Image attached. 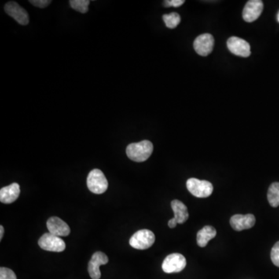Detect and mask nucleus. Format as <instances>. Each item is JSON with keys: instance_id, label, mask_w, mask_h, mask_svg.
I'll return each instance as SVG.
<instances>
[{"instance_id": "1", "label": "nucleus", "mask_w": 279, "mask_h": 279, "mask_svg": "<svg viewBox=\"0 0 279 279\" xmlns=\"http://www.w3.org/2000/svg\"><path fill=\"white\" fill-rule=\"evenodd\" d=\"M153 144L149 141H143L129 144L126 148V155L130 160L143 162L148 160L153 152Z\"/></svg>"}, {"instance_id": "2", "label": "nucleus", "mask_w": 279, "mask_h": 279, "mask_svg": "<svg viewBox=\"0 0 279 279\" xmlns=\"http://www.w3.org/2000/svg\"><path fill=\"white\" fill-rule=\"evenodd\" d=\"M186 187L192 195L197 198H207L214 192V186L210 181L192 178L188 179Z\"/></svg>"}, {"instance_id": "3", "label": "nucleus", "mask_w": 279, "mask_h": 279, "mask_svg": "<svg viewBox=\"0 0 279 279\" xmlns=\"http://www.w3.org/2000/svg\"><path fill=\"white\" fill-rule=\"evenodd\" d=\"M88 189L95 194H103L108 189V181L100 169H93L87 178Z\"/></svg>"}, {"instance_id": "4", "label": "nucleus", "mask_w": 279, "mask_h": 279, "mask_svg": "<svg viewBox=\"0 0 279 279\" xmlns=\"http://www.w3.org/2000/svg\"><path fill=\"white\" fill-rule=\"evenodd\" d=\"M155 236L149 229H141L130 239V245L137 250H146L153 245Z\"/></svg>"}, {"instance_id": "5", "label": "nucleus", "mask_w": 279, "mask_h": 279, "mask_svg": "<svg viewBox=\"0 0 279 279\" xmlns=\"http://www.w3.org/2000/svg\"><path fill=\"white\" fill-rule=\"evenodd\" d=\"M38 244L45 251L52 252H62L66 248L65 243L60 236L51 233H46L41 236Z\"/></svg>"}, {"instance_id": "6", "label": "nucleus", "mask_w": 279, "mask_h": 279, "mask_svg": "<svg viewBox=\"0 0 279 279\" xmlns=\"http://www.w3.org/2000/svg\"><path fill=\"white\" fill-rule=\"evenodd\" d=\"M186 266V259L182 254L178 253L169 254L164 260L162 264V269L167 274L170 273H178L184 270Z\"/></svg>"}, {"instance_id": "7", "label": "nucleus", "mask_w": 279, "mask_h": 279, "mask_svg": "<svg viewBox=\"0 0 279 279\" xmlns=\"http://www.w3.org/2000/svg\"><path fill=\"white\" fill-rule=\"evenodd\" d=\"M227 48L229 52L235 56L247 57L251 55V47L244 40L237 37H231L227 41Z\"/></svg>"}, {"instance_id": "8", "label": "nucleus", "mask_w": 279, "mask_h": 279, "mask_svg": "<svg viewBox=\"0 0 279 279\" xmlns=\"http://www.w3.org/2000/svg\"><path fill=\"white\" fill-rule=\"evenodd\" d=\"M193 46L196 53L199 56H209L214 49V37L210 34H201L195 40Z\"/></svg>"}, {"instance_id": "9", "label": "nucleus", "mask_w": 279, "mask_h": 279, "mask_svg": "<svg viewBox=\"0 0 279 279\" xmlns=\"http://www.w3.org/2000/svg\"><path fill=\"white\" fill-rule=\"evenodd\" d=\"M263 2L261 0H250L243 10V18L246 22L251 23L258 20L263 11Z\"/></svg>"}, {"instance_id": "10", "label": "nucleus", "mask_w": 279, "mask_h": 279, "mask_svg": "<svg viewBox=\"0 0 279 279\" xmlns=\"http://www.w3.org/2000/svg\"><path fill=\"white\" fill-rule=\"evenodd\" d=\"M109 262L108 257L104 253L97 251L93 254L92 259L89 263L88 271L90 277L93 279H100L101 277V272L100 267L101 265H107Z\"/></svg>"}, {"instance_id": "11", "label": "nucleus", "mask_w": 279, "mask_h": 279, "mask_svg": "<svg viewBox=\"0 0 279 279\" xmlns=\"http://www.w3.org/2000/svg\"><path fill=\"white\" fill-rule=\"evenodd\" d=\"M5 13L11 17H13L18 23H20L21 25L28 24V13L16 2H9L5 4Z\"/></svg>"}, {"instance_id": "12", "label": "nucleus", "mask_w": 279, "mask_h": 279, "mask_svg": "<svg viewBox=\"0 0 279 279\" xmlns=\"http://www.w3.org/2000/svg\"><path fill=\"white\" fill-rule=\"evenodd\" d=\"M230 225L236 231H242L244 229L252 228L256 222V219L253 214L241 215L236 214L230 218Z\"/></svg>"}, {"instance_id": "13", "label": "nucleus", "mask_w": 279, "mask_h": 279, "mask_svg": "<svg viewBox=\"0 0 279 279\" xmlns=\"http://www.w3.org/2000/svg\"><path fill=\"white\" fill-rule=\"evenodd\" d=\"M48 231L57 236H67L69 235L71 229L69 226L59 217H51L47 221Z\"/></svg>"}, {"instance_id": "14", "label": "nucleus", "mask_w": 279, "mask_h": 279, "mask_svg": "<svg viewBox=\"0 0 279 279\" xmlns=\"http://www.w3.org/2000/svg\"><path fill=\"white\" fill-rule=\"evenodd\" d=\"M20 193L19 184L13 183L3 187L0 190V201L5 204H10L16 201Z\"/></svg>"}, {"instance_id": "15", "label": "nucleus", "mask_w": 279, "mask_h": 279, "mask_svg": "<svg viewBox=\"0 0 279 279\" xmlns=\"http://www.w3.org/2000/svg\"><path fill=\"white\" fill-rule=\"evenodd\" d=\"M171 206L174 212V218H175L178 223L182 224L186 222L189 217L187 206L179 200H173Z\"/></svg>"}, {"instance_id": "16", "label": "nucleus", "mask_w": 279, "mask_h": 279, "mask_svg": "<svg viewBox=\"0 0 279 279\" xmlns=\"http://www.w3.org/2000/svg\"><path fill=\"white\" fill-rule=\"evenodd\" d=\"M217 236V230L211 226H206L197 233V244L200 247H205L209 241Z\"/></svg>"}, {"instance_id": "17", "label": "nucleus", "mask_w": 279, "mask_h": 279, "mask_svg": "<svg viewBox=\"0 0 279 279\" xmlns=\"http://www.w3.org/2000/svg\"><path fill=\"white\" fill-rule=\"evenodd\" d=\"M268 200L269 204L274 208L279 206V182H274L269 187Z\"/></svg>"}, {"instance_id": "18", "label": "nucleus", "mask_w": 279, "mask_h": 279, "mask_svg": "<svg viewBox=\"0 0 279 279\" xmlns=\"http://www.w3.org/2000/svg\"><path fill=\"white\" fill-rule=\"evenodd\" d=\"M163 20L167 27L170 29H174L179 24L180 21H181V17H180L178 13H171L169 14L164 15Z\"/></svg>"}, {"instance_id": "19", "label": "nucleus", "mask_w": 279, "mask_h": 279, "mask_svg": "<svg viewBox=\"0 0 279 279\" xmlns=\"http://www.w3.org/2000/svg\"><path fill=\"white\" fill-rule=\"evenodd\" d=\"M89 2H90L89 0H71L69 3L75 10L82 13H86L89 9Z\"/></svg>"}, {"instance_id": "20", "label": "nucleus", "mask_w": 279, "mask_h": 279, "mask_svg": "<svg viewBox=\"0 0 279 279\" xmlns=\"http://www.w3.org/2000/svg\"><path fill=\"white\" fill-rule=\"evenodd\" d=\"M0 279H16V276L11 269L2 267L0 269Z\"/></svg>"}, {"instance_id": "21", "label": "nucleus", "mask_w": 279, "mask_h": 279, "mask_svg": "<svg viewBox=\"0 0 279 279\" xmlns=\"http://www.w3.org/2000/svg\"><path fill=\"white\" fill-rule=\"evenodd\" d=\"M271 258L273 264L276 266L279 267V241H278L274 247H272Z\"/></svg>"}, {"instance_id": "22", "label": "nucleus", "mask_w": 279, "mask_h": 279, "mask_svg": "<svg viewBox=\"0 0 279 279\" xmlns=\"http://www.w3.org/2000/svg\"><path fill=\"white\" fill-rule=\"evenodd\" d=\"M30 2L37 7L43 9V8L47 7L48 5H50V3H52V1H50V0H30Z\"/></svg>"}, {"instance_id": "23", "label": "nucleus", "mask_w": 279, "mask_h": 279, "mask_svg": "<svg viewBox=\"0 0 279 279\" xmlns=\"http://www.w3.org/2000/svg\"><path fill=\"white\" fill-rule=\"evenodd\" d=\"M185 2L184 0H166L164 2V5L166 7H170V6H174V7H178L180 5Z\"/></svg>"}, {"instance_id": "24", "label": "nucleus", "mask_w": 279, "mask_h": 279, "mask_svg": "<svg viewBox=\"0 0 279 279\" xmlns=\"http://www.w3.org/2000/svg\"><path fill=\"white\" fill-rule=\"evenodd\" d=\"M177 224H178V222H177L175 218H172V219H171L168 221V226L170 228L175 227V226H177Z\"/></svg>"}, {"instance_id": "25", "label": "nucleus", "mask_w": 279, "mask_h": 279, "mask_svg": "<svg viewBox=\"0 0 279 279\" xmlns=\"http://www.w3.org/2000/svg\"><path fill=\"white\" fill-rule=\"evenodd\" d=\"M4 228L2 226H0V240H2V236H3Z\"/></svg>"}, {"instance_id": "26", "label": "nucleus", "mask_w": 279, "mask_h": 279, "mask_svg": "<svg viewBox=\"0 0 279 279\" xmlns=\"http://www.w3.org/2000/svg\"><path fill=\"white\" fill-rule=\"evenodd\" d=\"M278 20H279V14H278Z\"/></svg>"}]
</instances>
